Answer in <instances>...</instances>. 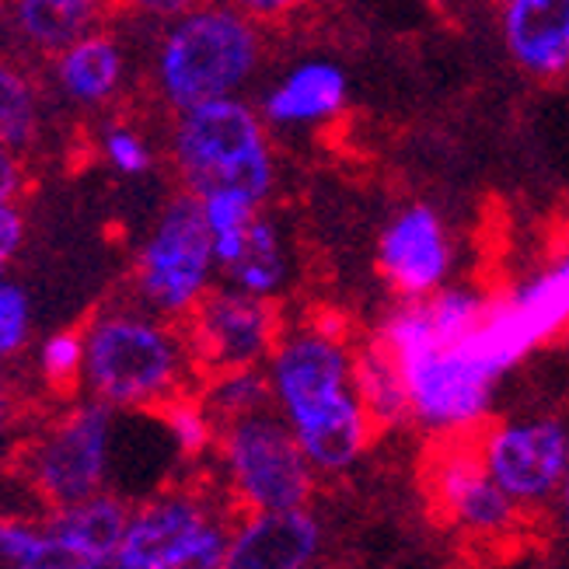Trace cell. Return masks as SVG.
<instances>
[{"mask_svg": "<svg viewBox=\"0 0 569 569\" xmlns=\"http://www.w3.org/2000/svg\"><path fill=\"white\" fill-rule=\"evenodd\" d=\"M486 308L489 293L448 283L430 297L399 301L375 332L402 370L412 423L437 440L479 433L497 402L500 378L468 350Z\"/></svg>", "mask_w": 569, "mask_h": 569, "instance_id": "obj_1", "label": "cell"}, {"mask_svg": "<svg viewBox=\"0 0 569 569\" xmlns=\"http://www.w3.org/2000/svg\"><path fill=\"white\" fill-rule=\"evenodd\" d=\"M357 342L346 329L311 318L287 326L266 363L273 406L301 440L318 476H346L375 440V423L360 402Z\"/></svg>", "mask_w": 569, "mask_h": 569, "instance_id": "obj_2", "label": "cell"}, {"mask_svg": "<svg viewBox=\"0 0 569 569\" xmlns=\"http://www.w3.org/2000/svg\"><path fill=\"white\" fill-rule=\"evenodd\" d=\"M81 329V388L88 399L119 412H158L203 381L182 321L143 308L133 297L102 305Z\"/></svg>", "mask_w": 569, "mask_h": 569, "instance_id": "obj_3", "label": "cell"}, {"mask_svg": "<svg viewBox=\"0 0 569 569\" xmlns=\"http://www.w3.org/2000/svg\"><path fill=\"white\" fill-rule=\"evenodd\" d=\"M266 60L262 24L228 0H203L154 29L147 49V88L164 116L234 98L252 88Z\"/></svg>", "mask_w": 569, "mask_h": 569, "instance_id": "obj_4", "label": "cell"}, {"mask_svg": "<svg viewBox=\"0 0 569 569\" xmlns=\"http://www.w3.org/2000/svg\"><path fill=\"white\" fill-rule=\"evenodd\" d=\"M164 158L179 179V189L203 196L213 189H234L269 203L277 189L273 130L256 102L244 94L217 98L168 116Z\"/></svg>", "mask_w": 569, "mask_h": 569, "instance_id": "obj_5", "label": "cell"}, {"mask_svg": "<svg viewBox=\"0 0 569 569\" xmlns=\"http://www.w3.org/2000/svg\"><path fill=\"white\" fill-rule=\"evenodd\" d=\"M228 489L186 482L133 507L116 559L127 569H224L238 525Z\"/></svg>", "mask_w": 569, "mask_h": 569, "instance_id": "obj_6", "label": "cell"}, {"mask_svg": "<svg viewBox=\"0 0 569 569\" xmlns=\"http://www.w3.org/2000/svg\"><path fill=\"white\" fill-rule=\"evenodd\" d=\"M220 283V266L200 200L179 189L143 231L130 262V297L164 318L186 321Z\"/></svg>", "mask_w": 569, "mask_h": 569, "instance_id": "obj_7", "label": "cell"}, {"mask_svg": "<svg viewBox=\"0 0 569 569\" xmlns=\"http://www.w3.org/2000/svg\"><path fill=\"white\" fill-rule=\"evenodd\" d=\"M213 451L224 489L241 513L308 507L315 497L318 472L277 406L224 423Z\"/></svg>", "mask_w": 569, "mask_h": 569, "instance_id": "obj_8", "label": "cell"}, {"mask_svg": "<svg viewBox=\"0 0 569 569\" xmlns=\"http://www.w3.org/2000/svg\"><path fill=\"white\" fill-rule=\"evenodd\" d=\"M116 423L119 409L84 399L67 406L53 423L29 440L21 468L29 486L49 507H70L94 497V492H106Z\"/></svg>", "mask_w": 569, "mask_h": 569, "instance_id": "obj_9", "label": "cell"}, {"mask_svg": "<svg viewBox=\"0 0 569 569\" xmlns=\"http://www.w3.org/2000/svg\"><path fill=\"white\" fill-rule=\"evenodd\" d=\"M569 329V249L538 266L531 277L510 290L489 293V308L476 332L468 336V350L479 363L503 381V375L525 363L538 346L552 342Z\"/></svg>", "mask_w": 569, "mask_h": 569, "instance_id": "obj_10", "label": "cell"}, {"mask_svg": "<svg viewBox=\"0 0 569 569\" xmlns=\"http://www.w3.org/2000/svg\"><path fill=\"white\" fill-rule=\"evenodd\" d=\"M200 375L234 367H266L283 336V315L269 297L244 293L220 280L186 321Z\"/></svg>", "mask_w": 569, "mask_h": 569, "instance_id": "obj_11", "label": "cell"}, {"mask_svg": "<svg viewBox=\"0 0 569 569\" xmlns=\"http://www.w3.org/2000/svg\"><path fill=\"white\" fill-rule=\"evenodd\" d=\"M479 451L489 476L521 510L549 503L566 486L569 430L556 416H517L482 427Z\"/></svg>", "mask_w": 569, "mask_h": 569, "instance_id": "obj_12", "label": "cell"}, {"mask_svg": "<svg viewBox=\"0 0 569 569\" xmlns=\"http://www.w3.org/2000/svg\"><path fill=\"white\" fill-rule=\"evenodd\" d=\"M427 497L440 521L476 538L510 535L521 507L489 476L479 451V433L440 437L427 468Z\"/></svg>", "mask_w": 569, "mask_h": 569, "instance_id": "obj_13", "label": "cell"}, {"mask_svg": "<svg viewBox=\"0 0 569 569\" xmlns=\"http://www.w3.org/2000/svg\"><path fill=\"white\" fill-rule=\"evenodd\" d=\"M455 238L448 220L430 203H406L395 210L375 244V266L399 301L430 297L451 283Z\"/></svg>", "mask_w": 569, "mask_h": 569, "instance_id": "obj_14", "label": "cell"}, {"mask_svg": "<svg viewBox=\"0 0 569 569\" xmlns=\"http://www.w3.org/2000/svg\"><path fill=\"white\" fill-rule=\"evenodd\" d=\"M53 106L67 112H109L133 81V53L112 24H98L42 67Z\"/></svg>", "mask_w": 569, "mask_h": 569, "instance_id": "obj_15", "label": "cell"}, {"mask_svg": "<svg viewBox=\"0 0 569 569\" xmlns=\"http://www.w3.org/2000/svg\"><path fill=\"white\" fill-rule=\"evenodd\" d=\"M256 106L273 133L326 130L350 109V73L329 57L297 60L259 91Z\"/></svg>", "mask_w": 569, "mask_h": 569, "instance_id": "obj_16", "label": "cell"}, {"mask_svg": "<svg viewBox=\"0 0 569 569\" xmlns=\"http://www.w3.org/2000/svg\"><path fill=\"white\" fill-rule=\"evenodd\" d=\"M326 531L308 507L241 513L224 569H311Z\"/></svg>", "mask_w": 569, "mask_h": 569, "instance_id": "obj_17", "label": "cell"}, {"mask_svg": "<svg viewBox=\"0 0 569 569\" xmlns=\"http://www.w3.org/2000/svg\"><path fill=\"white\" fill-rule=\"evenodd\" d=\"M500 39L525 78L569 81V0H510L500 8Z\"/></svg>", "mask_w": 569, "mask_h": 569, "instance_id": "obj_18", "label": "cell"}, {"mask_svg": "<svg viewBox=\"0 0 569 569\" xmlns=\"http://www.w3.org/2000/svg\"><path fill=\"white\" fill-rule=\"evenodd\" d=\"M116 11V0H8V53L46 67Z\"/></svg>", "mask_w": 569, "mask_h": 569, "instance_id": "obj_19", "label": "cell"}, {"mask_svg": "<svg viewBox=\"0 0 569 569\" xmlns=\"http://www.w3.org/2000/svg\"><path fill=\"white\" fill-rule=\"evenodd\" d=\"M53 98L42 81V70L0 53V140L18 147L21 154H39L49 130Z\"/></svg>", "mask_w": 569, "mask_h": 569, "instance_id": "obj_20", "label": "cell"}, {"mask_svg": "<svg viewBox=\"0 0 569 569\" xmlns=\"http://www.w3.org/2000/svg\"><path fill=\"white\" fill-rule=\"evenodd\" d=\"M220 280L244 290V293H256V297H269L277 301L280 293H287V287L293 283V256H290V244L283 228L277 224L273 213H259L256 224L244 238L241 252L220 269Z\"/></svg>", "mask_w": 569, "mask_h": 569, "instance_id": "obj_21", "label": "cell"}, {"mask_svg": "<svg viewBox=\"0 0 569 569\" xmlns=\"http://www.w3.org/2000/svg\"><path fill=\"white\" fill-rule=\"evenodd\" d=\"M133 507L116 497V492H94V497L70 503V507H57L46 517V531L60 535L63 541H70L73 549L88 552L91 559L106 562L116 559L122 538H127Z\"/></svg>", "mask_w": 569, "mask_h": 569, "instance_id": "obj_22", "label": "cell"}, {"mask_svg": "<svg viewBox=\"0 0 569 569\" xmlns=\"http://www.w3.org/2000/svg\"><path fill=\"white\" fill-rule=\"evenodd\" d=\"M353 378H357L360 402L370 416V423H375V430H399V427L412 423L402 370L378 336L357 342Z\"/></svg>", "mask_w": 569, "mask_h": 569, "instance_id": "obj_23", "label": "cell"}, {"mask_svg": "<svg viewBox=\"0 0 569 569\" xmlns=\"http://www.w3.org/2000/svg\"><path fill=\"white\" fill-rule=\"evenodd\" d=\"M98 559L53 531L0 521V569H94Z\"/></svg>", "mask_w": 569, "mask_h": 569, "instance_id": "obj_24", "label": "cell"}, {"mask_svg": "<svg viewBox=\"0 0 569 569\" xmlns=\"http://www.w3.org/2000/svg\"><path fill=\"white\" fill-rule=\"evenodd\" d=\"M196 395L203 399L210 416L217 419V427L241 419L249 412L269 409L273 406V388H269L266 367H234V370H217L207 375L196 388Z\"/></svg>", "mask_w": 569, "mask_h": 569, "instance_id": "obj_25", "label": "cell"}, {"mask_svg": "<svg viewBox=\"0 0 569 569\" xmlns=\"http://www.w3.org/2000/svg\"><path fill=\"white\" fill-rule=\"evenodd\" d=\"M94 151L119 179H147L158 168V147L151 133L127 116H106L98 122Z\"/></svg>", "mask_w": 569, "mask_h": 569, "instance_id": "obj_26", "label": "cell"}, {"mask_svg": "<svg viewBox=\"0 0 569 569\" xmlns=\"http://www.w3.org/2000/svg\"><path fill=\"white\" fill-rule=\"evenodd\" d=\"M196 200H200V210H203V220H207L217 266L224 269L241 252V244H244V238H249L256 217L266 207L256 203L252 196L234 192V189H213V192L196 196Z\"/></svg>", "mask_w": 569, "mask_h": 569, "instance_id": "obj_27", "label": "cell"}, {"mask_svg": "<svg viewBox=\"0 0 569 569\" xmlns=\"http://www.w3.org/2000/svg\"><path fill=\"white\" fill-rule=\"evenodd\" d=\"M158 419L168 430L171 448H176L179 458H186V461H200L203 455H210L217 448L220 427H217V419L210 416V409L203 406V399L196 391L179 395V399H171L168 406H161Z\"/></svg>", "mask_w": 569, "mask_h": 569, "instance_id": "obj_28", "label": "cell"}, {"mask_svg": "<svg viewBox=\"0 0 569 569\" xmlns=\"http://www.w3.org/2000/svg\"><path fill=\"white\" fill-rule=\"evenodd\" d=\"M36 370L49 391L60 399H73L84 378V329L49 332L36 350Z\"/></svg>", "mask_w": 569, "mask_h": 569, "instance_id": "obj_29", "label": "cell"}, {"mask_svg": "<svg viewBox=\"0 0 569 569\" xmlns=\"http://www.w3.org/2000/svg\"><path fill=\"white\" fill-rule=\"evenodd\" d=\"M36 308L32 293L11 273H0V360H14L32 346Z\"/></svg>", "mask_w": 569, "mask_h": 569, "instance_id": "obj_30", "label": "cell"}, {"mask_svg": "<svg viewBox=\"0 0 569 569\" xmlns=\"http://www.w3.org/2000/svg\"><path fill=\"white\" fill-rule=\"evenodd\" d=\"M29 179H32V158L0 140V207L21 203Z\"/></svg>", "mask_w": 569, "mask_h": 569, "instance_id": "obj_31", "label": "cell"}, {"mask_svg": "<svg viewBox=\"0 0 569 569\" xmlns=\"http://www.w3.org/2000/svg\"><path fill=\"white\" fill-rule=\"evenodd\" d=\"M200 4H203V0H116V11H127L130 18L158 29V24L176 21V18H182L186 11L200 8Z\"/></svg>", "mask_w": 569, "mask_h": 569, "instance_id": "obj_32", "label": "cell"}, {"mask_svg": "<svg viewBox=\"0 0 569 569\" xmlns=\"http://www.w3.org/2000/svg\"><path fill=\"white\" fill-rule=\"evenodd\" d=\"M24 238H29V220L21 213V203L0 207V273L11 269V262L24 249Z\"/></svg>", "mask_w": 569, "mask_h": 569, "instance_id": "obj_33", "label": "cell"}, {"mask_svg": "<svg viewBox=\"0 0 569 569\" xmlns=\"http://www.w3.org/2000/svg\"><path fill=\"white\" fill-rule=\"evenodd\" d=\"M228 4L259 21L262 29H273V24H287L290 18L301 14L311 0H228Z\"/></svg>", "mask_w": 569, "mask_h": 569, "instance_id": "obj_34", "label": "cell"}, {"mask_svg": "<svg viewBox=\"0 0 569 569\" xmlns=\"http://www.w3.org/2000/svg\"><path fill=\"white\" fill-rule=\"evenodd\" d=\"M11 409H14V399H11V385L4 375V360H0V433H4L11 423Z\"/></svg>", "mask_w": 569, "mask_h": 569, "instance_id": "obj_35", "label": "cell"}, {"mask_svg": "<svg viewBox=\"0 0 569 569\" xmlns=\"http://www.w3.org/2000/svg\"><path fill=\"white\" fill-rule=\"evenodd\" d=\"M0 53H8V0H0Z\"/></svg>", "mask_w": 569, "mask_h": 569, "instance_id": "obj_36", "label": "cell"}, {"mask_svg": "<svg viewBox=\"0 0 569 569\" xmlns=\"http://www.w3.org/2000/svg\"><path fill=\"white\" fill-rule=\"evenodd\" d=\"M562 513H566V528H569V482L562 486Z\"/></svg>", "mask_w": 569, "mask_h": 569, "instance_id": "obj_37", "label": "cell"}, {"mask_svg": "<svg viewBox=\"0 0 569 569\" xmlns=\"http://www.w3.org/2000/svg\"><path fill=\"white\" fill-rule=\"evenodd\" d=\"M94 569H127V566H122L119 559H106V562H98Z\"/></svg>", "mask_w": 569, "mask_h": 569, "instance_id": "obj_38", "label": "cell"}, {"mask_svg": "<svg viewBox=\"0 0 569 569\" xmlns=\"http://www.w3.org/2000/svg\"><path fill=\"white\" fill-rule=\"evenodd\" d=\"M497 4H500V8H503V4H510V0H497Z\"/></svg>", "mask_w": 569, "mask_h": 569, "instance_id": "obj_39", "label": "cell"}, {"mask_svg": "<svg viewBox=\"0 0 569 569\" xmlns=\"http://www.w3.org/2000/svg\"><path fill=\"white\" fill-rule=\"evenodd\" d=\"M566 482H569V476H566Z\"/></svg>", "mask_w": 569, "mask_h": 569, "instance_id": "obj_40", "label": "cell"}]
</instances>
